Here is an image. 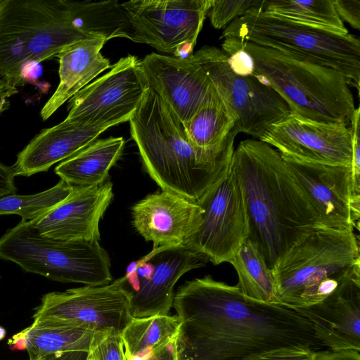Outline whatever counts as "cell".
Listing matches in <instances>:
<instances>
[{
  "instance_id": "6da1fadb",
  "label": "cell",
  "mask_w": 360,
  "mask_h": 360,
  "mask_svg": "<svg viewBox=\"0 0 360 360\" xmlns=\"http://www.w3.org/2000/svg\"><path fill=\"white\" fill-rule=\"evenodd\" d=\"M172 306L181 321L178 360H245L282 347H324L296 310L251 300L210 275L186 282Z\"/></svg>"
},
{
  "instance_id": "7a4b0ae2",
  "label": "cell",
  "mask_w": 360,
  "mask_h": 360,
  "mask_svg": "<svg viewBox=\"0 0 360 360\" xmlns=\"http://www.w3.org/2000/svg\"><path fill=\"white\" fill-rule=\"evenodd\" d=\"M231 169L241 187L249 240L273 270L316 227L317 216L281 153L259 140L240 142Z\"/></svg>"
},
{
  "instance_id": "3957f363",
  "label": "cell",
  "mask_w": 360,
  "mask_h": 360,
  "mask_svg": "<svg viewBox=\"0 0 360 360\" xmlns=\"http://www.w3.org/2000/svg\"><path fill=\"white\" fill-rule=\"evenodd\" d=\"M129 123L142 165L162 191L197 203L230 169L236 129L216 148H195L184 124L150 88Z\"/></svg>"
},
{
  "instance_id": "277c9868",
  "label": "cell",
  "mask_w": 360,
  "mask_h": 360,
  "mask_svg": "<svg viewBox=\"0 0 360 360\" xmlns=\"http://www.w3.org/2000/svg\"><path fill=\"white\" fill-rule=\"evenodd\" d=\"M92 37L77 25L71 1L0 0V79L23 85L31 67Z\"/></svg>"
},
{
  "instance_id": "5b68a950",
  "label": "cell",
  "mask_w": 360,
  "mask_h": 360,
  "mask_svg": "<svg viewBox=\"0 0 360 360\" xmlns=\"http://www.w3.org/2000/svg\"><path fill=\"white\" fill-rule=\"evenodd\" d=\"M281 304L296 309L316 304L360 273L354 229L318 226L292 246L272 270Z\"/></svg>"
},
{
  "instance_id": "8992f818",
  "label": "cell",
  "mask_w": 360,
  "mask_h": 360,
  "mask_svg": "<svg viewBox=\"0 0 360 360\" xmlns=\"http://www.w3.org/2000/svg\"><path fill=\"white\" fill-rule=\"evenodd\" d=\"M237 39L254 60L253 75L281 96L290 113L319 122L350 123L354 97L340 72Z\"/></svg>"
},
{
  "instance_id": "52a82bcc",
  "label": "cell",
  "mask_w": 360,
  "mask_h": 360,
  "mask_svg": "<svg viewBox=\"0 0 360 360\" xmlns=\"http://www.w3.org/2000/svg\"><path fill=\"white\" fill-rule=\"evenodd\" d=\"M236 38L333 68L359 90L360 41L299 24L254 8L228 25L220 39Z\"/></svg>"
},
{
  "instance_id": "ba28073f",
  "label": "cell",
  "mask_w": 360,
  "mask_h": 360,
  "mask_svg": "<svg viewBox=\"0 0 360 360\" xmlns=\"http://www.w3.org/2000/svg\"><path fill=\"white\" fill-rule=\"evenodd\" d=\"M0 258L62 283L100 286L112 278L110 256L99 242L46 238L29 221H20L0 238Z\"/></svg>"
},
{
  "instance_id": "9c48e42d",
  "label": "cell",
  "mask_w": 360,
  "mask_h": 360,
  "mask_svg": "<svg viewBox=\"0 0 360 360\" xmlns=\"http://www.w3.org/2000/svg\"><path fill=\"white\" fill-rule=\"evenodd\" d=\"M190 58L205 72L233 113L238 133L260 139L273 124L290 113L281 96L256 76L235 74L222 50L205 46Z\"/></svg>"
},
{
  "instance_id": "30bf717a",
  "label": "cell",
  "mask_w": 360,
  "mask_h": 360,
  "mask_svg": "<svg viewBox=\"0 0 360 360\" xmlns=\"http://www.w3.org/2000/svg\"><path fill=\"white\" fill-rule=\"evenodd\" d=\"M127 277L100 286L85 285L43 295L33 321L87 327L102 333H121L132 319Z\"/></svg>"
},
{
  "instance_id": "8fae6325",
  "label": "cell",
  "mask_w": 360,
  "mask_h": 360,
  "mask_svg": "<svg viewBox=\"0 0 360 360\" xmlns=\"http://www.w3.org/2000/svg\"><path fill=\"white\" fill-rule=\"evenodd\" d=\"M148 89L141 60L128 55L69 100L65 120L113 126L129 121Z\"/></svg>"
},
{
  "instance_id": "7c38bea8",
  "label": "cell",
  "mask_w": 360,
  "mask_h": 360,
  "mask_svg": "<svg viewBox=\"0 0 360 360\" xmlns=\"http://www.w3.org/2000/svg\"><path fill=\"white\" fill-rule=\"evenodd\" d=\"M197 204L202 222L187 247L214 265L229 262L248 236L243 191L231 167Z\"/></svg>"
},
{
  "instance_id": "4fadbf2b",
  "label": "cell",
  "mask_w": 360,
  "mask_h": 360,
  "mask_svg": "<svg viewBox=\"0 0 360 360\" xmlns=\"http://www.w3.org/2000/svg\"><path fill=\"white\" fill-rule=\"evenodd\" d=\"M214 0H132L122 7L133 41L173 54L185 44L195 46Z\"/></svg>"
},
{
  "instance_id": "5bb4252c",
  "label": "cell",
  "mask_w": 360,
  "mask_h": 360,
  "mask_svg": "<svg viewBox=\"0 0 360 360\" xmlns=\"http://www.w3.org/2000/svg\"><path fill=\"white\" fill-rule=\"evenodd\" d=\"M296 160L351 166L352 141L347 125L312 121L290 113L259 139Z\"/></svg>"
},
{
  "instance_id": "9a60e30c",
  "label": "cell",
  "mask_w": 360,
  "mask_h": 360,
  "mask_svg": "<svg viewBox=\"0 0 360 360\" xmlns=\"http://www.w3.org/2000/svg\"><path fill=\"white\" fill-rule=\"evenodd\" d=\"M149 88L185 124L217 91L201 68L191 60L151 53L141 60Z\"/></svg>"
},
{
  "instance_id": "2e32d148",
  "label": "cell",
  "mask_w": 360,
  "mask_h": 360,
  "mask_svg": "<svg viewBox=\"0 0 360 360\" xmlns=\"http://www.w3.org/2000/svg\"><path fill=\"white\" fill-rule=\"evenodd\" d=\"M132 223L155 250L187 247L202 222V208L194 202L161 190L131 208Z\"/></svg>"
},
{
  "instance_id": "e0dca14e",
  "label": "cell",
  "mask_w": 360,
  "mask_h": 360,
  "mask_svg": "<svg viewBox=\"0 0 360 360\" xmlns=\"http://www.w3.org/2000/svg\"><path fill=\"white\" fill-rule=\"evenodd\" d=\"M282 157L306 195L320 226L337 230L354 229L350 214L351 166Z\"/></svg>"
},
{
  "instance_id": "ac0fdd59",
  "label": "cell",
  "mask_w": 360,
  "mask_h": 360,
  "mask_svg": "<svg viewBox=\"0 0 360 360\" xmlns=\"http://www.w3.org/2000/svg\"><path fill=\"white\" fill-rule=\"evenodd\" d=\"M112 198L110 180L98 186H74L70 194L56 207L29 222L46 238L99 242V222Z\"/></svg>"
},
{
  "instance_id": "d6986e66",
  "label": "cell",
  "mask_w": 360,
  "mask_h": 360,
  "mask_svg": "<svg viewBox=\"0 0 360 360\" xmlns=\"http://www.w3.org/2000/svg\"><path fill=\"white\" fill-rule=\"evenodd\" d=\"M312 325L315 337L333 351H360V273L321 302L295 309Z\"/></svg>"
},
{
  "instance_id": "ffe728a7",
  "label": "cell",
  "mask_w": 360,
  "mask_h": 360,
  "mask_svg": "<svg viewBox=\"0 0 360 360\" xmlns=\"http://www.w3.org/2000/svg\"><path fill=\"white\" fill-rule=\"evenodd\" d=\"M153 271L140 278L138 289L132 291L133 318L167 315L173 305L174 288L186 272L205 265L207 259L188 247L155 252L151 257Z\"/></svg>"
},
{
  "instance_id": "44dd1931",
  "label": "cell",
  "mask_w": 360,
  "mask_h": 360,
  "mask_svg": "<svg viewBox=\"0 0 360 360\" xmlns=\"http://www.w3.org/2000/svg\"><path fill=\"white\" fill-rule=\"evenodd\" d=\"M113 125L84 124L64 120L43 129L23 149L12 166L15 176H31L46 172L54 164L67 160L96 140Z\"/></svg>"
},
{
  "instance_id": "7402d4cb",
  "label": "cell",
  "mask_w": 360,
  "mask_h": 360,
  "mask_svg": "<svg viewBox=\"0 0 360 360\" xmlns=\"http://www.w3.org/2000/svg\"><path fill=\"white\" fill-rule=\"evenodd\" d=\"M106 41L103 37L86 39L68 46L57 56L60 82L41 110L43 120L49 118L100 73L110 68L109 60L101 53Z\"/></svg>"
},
{
  "instance_id": "603a6c76",
  "label": "cell",
  "mask_w": 360,
  "mask_h": 360,
  "mask_svg": "<svg viewBox=\"0 0 360 360\" xmlns=\"http://www.w3.org/2000/svg\"><path fill=\"white\" fill-rule=\"evenodd\" d=\"M122 137L95 140L73 156L62 161L55 173L73 186L101 185L108 180L109 172L121 157Z\"/></svg>"
},
{
  "instance_id": "cb8c5ba5",
  "label": "cell",
  "mask_w": 360,
  "mask_h": 360,
  "mask_svg": "<svg viewBox=\"0 0 360 360\" xmlns=\"http://www.w3.org/2000/svg\"><path fill=\"white\" fill-rule=\"evenodd\" d=\"M27 338L29 360L63 352L85 351L91 348L108 333L77 325L33 321L23 329Z\"/></svg>"
},
{
  "instance_id": "d4e9b609",
  "label": "cell",
  "mask_w": 360,
  "mask_h": 360,
  "mask_svg": "<svg viewBox=\"0 0 360 360\" xmlns=\"http://www.w3.org/2000/svg\"><path fill=\"white\" fill-rule=\"evenodd\" d=\"M180 326L176 315L132 318L121 333L126 359L150 360L177 340Z\"/></svg>"
},
{
  "instance_id": "484cf974",
  "label": "cell",
  "mask_w": 360,
  "mask_h": 360,
  "mask_svg": "<svg viewBox=\"0 0 360 360\" xmlns=\"http://www.w3.org/2000/svg\"><path fill=\"white\" fill-rule=\"evenodd\" d=\"M229 263L237 272L236 285L244 296L257 302L280 304L273 271L249 240L242 244Z\"/></svg>"
},
{
  "instance_id": "4316f807",
  "label": "cell",
  "mask_w": 360,
  "mask_h": 360,
  "mask_svg": "<svg viewBox=\"0 0 360 360\" xmlns=\"http://www.w3.org/2000/svg\"><path fill=\"white\" fill-rule=\"evenodd\" d=\"M71 7L77 25L86 33L107 41L115 37L131 40V27L118 1H71Z\"/></svg>"
},
{
  "instance_id": "83f0119b",
  "label": "cell",
  "mask_w": 360,
  "mask_h": 360,
  "mask_svg": "<svg viewBox=\"0 0 360 360\" xmlns=\"http://www.w3.org/2000/svg\"><path fill=\"white\" fill-rule=\"evenodd\" d=\"M262 10L316 29L339 35L349 34L332 0H264Z\"/></svg>"
},
{
  "instance_id": "f1b7e54d",
  "label": "cell",
  "mask_w": 360,
  "mask_h": 360,
  "mask_svg": "<svg viewBox=\"0 0 360 360\" xmlns=\"http://www.w3.org/2000/svg\"><path fill=\"white\" fill-rule=\"evenodd\" d=\"M184 125L191 144L207 150L221 144L234 127L235 117L217 92Z\"/></svg>"
},
{
  "instance_id": "f546056e",
  "label": "cell",
  "mask_w": 360,
  "mask_h": 360,
  "mask_svg": "<svg viewBox=\"0 0 360 360\" xmlns=\"http://www.w3.org/2000/svg\"><path fill=\"white\" fill-rule=\"evenodd\" d=\"M74 186L60 181L54 186L32 195L13 194L0 198V215L15 214L22 221H32L50 212L63 202Z\"/></svg>"
},
{
  "instance_id": "4dcf8cb0",
  "label": "cell",
  "mask_w": 360,
  "mask_h": 360,
  "mask_svg": "<svg viewBox=\"0 0 360 360\" xmlns=\"http://www.w3.org/2000/svg\"><path fill=\"white\" fill-rule=\"evenodd\" d=\"M264 0H214L208 13L212 25L221 29L254 8L263 7Z\"/></svg>"
},
{
  "instance_id": "1f68e13d",
  "label": "cell",
  "mask_w": 360,
  "mask_h": 360,
  "mask_svg": "<svg viewBox=\"0 0 360 360\" xmlns=\"http://www.w3.org/2000/svg\"><path fill=\"white\" fill-rule=\"evenodd\" d=\"M222 51L226 55L227 63L231 70L236 75L248 77L253 75L255 62L252 57L239 44L236 38H225Z\"/></svg>"
},
{
  "instance_id": "d6a6232c",
  "label": "cell",
  "mask_w": 360,
  "mask_h": 360,
  "mask_svg": "<svg viewBox=\"0 0 360 360\" xmlns=\"http://www.w3.org/2000/svg\"><path fill=\"white\" fill-rule=\"evenodd\" d=\"M91 360H126L121 333L111 331L105 335L89 352Z\"/></svg>"
},
{
  "instance_id": "836d02e7",
  "label": "cell",
  "mask_w": 360,
  "mask_h": 360,
  "mask_svg": "<svg viewBox=\"0 0 360 360\" xmlns=\"http://www.w3.org/2000/svg\"><path fill=\"white\" fill-rule=\"evenodd\" d=\"M352 158L351 162L352 172V195L350 203H360V135L359 122L353 120L351 122Z\"/></svg>"
},
{
  "instance_id": "e575fe53",
  "label": "cell",
  "mask_w": 360,
  "mask_h": 360,
  "mask_svg": "<svg viewBox=\"0 0 360 360\" xmlns=\"http://www.w3.org/2000/svg\"><path fill=\"white\" fill-rule=\"evenodd\" d=\"M314 352L307 347H282L263 352L245 360H313Z\"/></svg>"
},
{
  "instance_id": "d590c367",
  "label": "cell",
  "mask_w": 360,
  "mask_h": 360,
  "mask_svg": "<svg viewBox=\"0 0 360 360\" xmlns=\"http://www.w3.org/2000/svg\"><path fill=\"white\" fill-rule=\"evenodd\" d=\"M340 18L347 22L354 29H360V1L332 0Z\"/></svg>"
},
{
  "instance_id": "8d00e7d4",
  "label": "cell",
  "mask_w": 360,
  "mask_h": 360,
  "mask_svg": "<svg viewBox=\"0 0 360 360\" xmlns=\"http://www.w3.org/2000/svg\"><path fill=\"white\" fill-rule=\"evenodd\" d=\"M313 360H360V351L319 349L314 352Z\"/></svg>"
},
{
  "instance_id": "74e56055",
  "label": "cell",
  "mask_w": 360,
  "mask_h": 360,
  "mask_svg": "<svg viewBox=\"0 0 360 360\" xmlns=\"http://www.w3.org/2000/svg\"><path fill=\"white\" fill-rule=\"evenodd\" d=\"M15 176L12 167L6 166L0 162V198L16 193Z\"/></svg>"
},
{
  "instance_id": "f35d334b",
  "label": "cell",
  "mask_w": 360,
  "mask_h": 360,
  "mask_svg": "<svg viewBox=\"0 0 360 360\" xmlns=\"http://www.w3.org/2000/svg\"><path fill=\"white\" fill-rule=\"evenodd\" d=\"M18 92L17 87L13 86L0 79V115L9 108L10 98Z\"/></svg>"
},
{
  "instance_id": "ab89813d",
  "label": "cell",
  "mask_w": 360,
  "mask_h": 360,
  "mask_svg": "<svg viewBox=\"0 0 360 360\" xmlns=\"http://www.w3.org/2000/svg\"><path fill=\"white\" fill-rule=\"evenodd\" d=\"M89 354L85 351H70L51 354L38 360H87Z\"/></svg>"
},
{
  "instance_id": "60d3db41",
  "label": "cell",
  "mask_w": 360,
  "mask_h": 360,
  "mask_svg": "<svg viewBox=\"0 0 360 360\" xmlns=\"http://www.w3.org/2000/svg\"><path fill=\"white\" fill-rule=\"evenodd\" d=\"M150 360H178L176 340L156 353Z\"/></svg>"
},
{
  "instance_id": "b9f144b4",
  "label": "cell",
  "mask_w": 360,
  "mask_h": 360,
  "mask_svg": "<svg viewBox=\"0 0 360 360\" xmlns=\"http://www.w3.org/2000/svg\"><path fill=\"white\" fill-rule=\"evenodd\" d=\"M8 345L12 350H26L27 338L24 330L13 335L8 340Z\"/></svg>"
},
{
  "instance_id": "7bdbcfd3",
  "label": "cell",
  "mask_w": 360,
  "mask_h": 360,
  "mask_svg": "<svg viewBox=\"0 0 360 360\" xmlns=\"http://www.w3.org/2000/svg\"><path fill=\"white\" fill-rule=\"evenodd\" d=\"M6 335V330L4 328L0 326V340L4 339Z\"/></svg>"
},
{
  "instance_id": "ee69618b",
  "label": "cell",
  "mask_w": 360,
  "mask_h": 360,
  "mask_svg": "<svg viewBox=\"0 0 360 360\" xmlns=\"http://www.w3.org/2000/svg\"><path fill=\"white\" fill-rule=\"evenodd\" d=\"M87 360H91L89 357H89H88V359Z\"/></svg>"
}]
</instances>
